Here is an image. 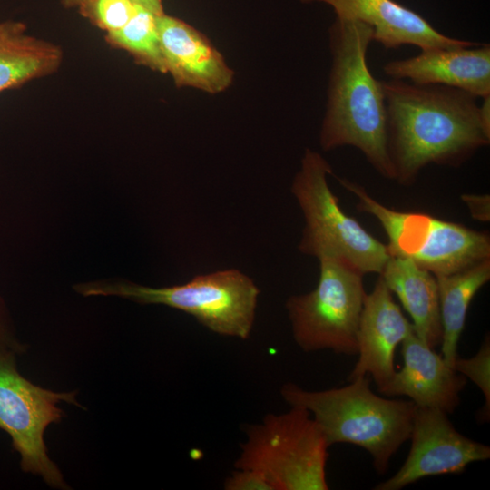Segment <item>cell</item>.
I'll use <instances>...</instances> for the list:
<instances>
[{"label":"cell","mask_w":490,"mask_h":490,"mask_svg":"<svg viewBox=\"0 0 490 490\" xmlns=\"http://www.w3.org/2000/svg\"><path fill=\"white\" fill-rule=\"evenodd\" d=\"M403 368L379 392L406 396L416 406L439 408L451 414L460 404L467 378L448 365L413 330L401 343Z\"/></svg>","instance_id":"cell-12"},{"label":"cell","mask_w":490,"mask_h":490,"mask_svg":"<svg viewBox=\"0 0 490 490\" xmlns=\"http://www.w3.org/2000/svg\"><path fill=\"white\" fill-rule=\"evenodd\" d=\"M379 277L411 317L415 333L430 348L440 345L443 329L435 275L408 258L390 255Z\"/></svg>","instance_id":"cell-16"},{"label":"cell","mask_w":490,"mask_h":490,"mask_svg":"<svg viewBox=\"0 0 490 490\" xmlns=\"http://www.w3.org/2000/svg\"><path fill=\"white\" fill-rule=\"evenodd\" d=\"M396 181L412 184L428 164L457 167L490 142L477 97L461 89L380 81Z\"/></svg>","instance_id":"cell-1"},{"label":"cell","mask_w":490,"mask_h":490,"mask_svg":"<svg viewBox=\"0 0 490 490\" xmlns=\"http://www.w3.org/2000/svg\"><path fill=\"white\" fill-rule=\"evenodd\" d=\"M319 279L309 293L285 304L296 344L305 352L358 354V329L367 292L363 274L330 258L318 259Z\"/></svg>","instance_id":"cell-8"},{"label":"cell","mask_w":490,"mask_h":490,"mask_svg":"<svg viewBox=\"0 0 490 490\" xmlns=\"http://www.w3.org/2000/svg\"><path fill=\"white\" fill-rule=\"evenodd\" d=\"M24 347L16 339L10 325L5 306L0 299V353L15 351L20 353Z\"/></svg>","instance_id":"cell-23"},{"label":"cell","mask_w":490,"mask_h":490,"mask_svg":"<svg viewBox=\"0 0 490 490\" xmlns=\"http://www.w3.org/2000/svg\"><path fill=\"white\" fill-rule=\"evenodd\" d=\"M333 171L317 152L306 149L291 192L305 220L299 243L301 253L340 260L361 274H380L390 257L387 245L343 211L330 190Z\"/></svg>","instance_id":"cell-5"},{"label":"cell","mask_w":490,"mask_h":490,"mask_svg":"<svg viewBox=\"0 0 490 490\" xmlns=\"http://www.w3.org/2000/svg\"><path fill=\"white\" fill-rule=\"evenodd\" d=\"M156 23L166 71L177 86L216 93L230 85L233 72L200 32L164 13L157 15Z\"/></svg>","instance_id":"cell-15"},{"label":"cell","mask_w":490,"mask_h":490,"mask_svg":"<svg viewBox=\"0 0 490 490\" xmlns=\"http://www.w3.org/2000/svg\"><path fill=\"white\" fill-rule=\"evenodd\" d=\"M225 490H272L260 472L249 468H236L224 481Z\"/></svg>","instance_id":"cell-22"},{"label":"cell","mask_w":490,"mask_h":490,"mask_svg":"<svg viewBox=\"0 0 490 490\" xmlns=\"http://www.w3.org/2000/svg\"><path fill=\"white\" fill-rule=\"evenodd\" d=\"M75 290L85 297L118 296L144 305H165L191 315L213 333L242 340L251 334L260 294L255 282L236 269L198 275L170 287L99 281L79 284Z\"/></svg>","instance_id":"cell-4"},{"label":"cell","mask_w":490,"mask_h":490,"mask_svg":"<svg viewBox=\"0 0 490 490\" xmlns=\"http://www.w3.org/2000/svg\"><path fill=\"white\" fill-rule=\"evenodd\" d=\"M62 5L76 8L82 16L105 33L121 28L135 10L131 0H62Z\"/></svg>","instance_id":"cell-20"},{"label":"cell","mask_w":490,"mask_h":490,"mask_svg":"<svg viewBox=\"0 0 490 490\" xmlns=\"http://www.w3.org/2000/svg\"><path fill=\"white\" fill-rule=\"evenodd\" d=\"M330 5L337 17L362 22L373 28V41L387 49L412 44L422 49L463 48L478 43L449 37L425 17L395 0H302Z\"/></svg>","instance_id":"cell-13"},{"label":"cell","mask_w":490,"mask_h":490,"mask_svg":"<svg viewBox=\"0 0 490 490\" xmlns=\"http://www.w3.org/2000/svg\"><path fill=\"white\" fill-rule=\"evenodd\" d=\"M436 279L443 329L441 356L453 368L458 357L457 347L468 307L475 295L490 279V259L449 275L436 276Z\"/></svg>","instance_id":"cell-18"},{"label":"cell","mask_w":490,"mask_h":490,"mask_svg":"<svg viewBox=\"0 0 490 490\" xmlns=\"http://www.w3.org/2000/svg\"><path fill=\"white\" fill-rule=\"evenodd\" d=\"M157 15L136 5L131 18L121 28L108 32L105 39L112 46L132 54L134 60L152 70L165 74L156 23Z\"/></svg>","instance_id":"cell-19"},{"label":"cell","mask_w":490,"mask_h":490,"mask_svg":"<svg viewBox=\"0 0 490 490\" xmlns=\"http://www.w3.org/2000/svg\"><path fill=\"white\" fill-rule=\"evenodd\" d=\"M453 368L470 378L482 391L485 397V405L480 411L478 420L488 421L490 416V340L489 335L485 336L478 352L469 358L457 357Z\"/></svg>","instance_id":"cell-21"},{"label":"cell","mask_w":490,"mask_h":490,"mask_svg":"<svg viewBox=\"0 0 490 490\" xmlns=\"http://www.w3.org/2000/svg\"><path fill=\"white\" fill-rule=\"evenodd\" d=\"M383 72L391 79L454 87L484 98L490 95V45L422 49L415 56L387 62Z\"/></svg>","instance_id":"cell-14"},{"label":"cell","mask_w":490,"mask_h":490,"mask_svg":"<svg viewBox=\"0 0 490 490\" xmlns=\"http://www.w3.org/2000/svg\"><path fill=\"white\" fill-rule=\"evenodd\" d=\"M235 468L264 475L272 490H328L329 445L318 424L302 407L267 414L249 425Z\"/></svg>","instance_id":"cell-6"},{"label":"cell","mask_w":490,"mask_h":490,"mask_svg":"<svg viewBox=\"0 0 490 490\" xmlns=\"http://www.w3.org/2000/svg\"><path fill=\"white\" fill-rule=\"evenodd\" d=\"M341 387L311 391L286 383L280 388L290 407L307 409L329 445L347 443L371 456L377 474H385L391 457L410 437L416 405L375 394L366 376Z\"/></svg>","instance_id":"cell-3"},{"label":"cell","mask_w":490,"mask_h":490,"mask_svg":"<svg viewBox=\"0 0 490 490\" xmlns=\"http://www.w3.org/2000/svg\"><path fill=\"white\" fill-rule=\"evenodd\" d=\"M371 42L373 28L362 22L337 17L330 26L332 63L319 142L324 151L355 147L381 176L396 180L384 94L367 62Z\"/></svg>","instance_id":"cell-2"},{"label":"cell","mask_w":490,"mask_h":490,"mask_svg":"<svg viewBox=\"0 0 490 490\" xmlns=\"http://www.w3.org/2000/svg\"><path fill=\"white\" fill-rule=\"evenodd\" d=\"M339 183L358 198V211L373 215L388 238L390 255L406 257L436 276L449 275L490 259L485 232L423 212L390 209L366 190L344 178Z\"/></svg>","instance_id":"cell-7"},{"label":"cell","mask_w":490,"mask_h":490,"mask_svg":"<svg viewBox=\"0 0 490 490\" xmlns=\"http://www.w3.org/2000/svg\"><path fill=\"white\" fill-rule=\"evenodd\" d=\"M133 4L142 5L148 10L152 11L155 15H159L163 14V7L162 0H131Z\"/></svg>","instance_id":"cell-25"},{"label":"cell","mask_w":490,"mask_h":490,"mask_svg":"<svg viewBox=\"0 0 490 490\" xmlns=\"http://www.w3.org/2000/svg\"><path fill=\"white\" fill-rule=\"evenodd\" d=\"M63 55L60 46L29 34L24 23L0 22V93L54 73Z\"/></svg>","instance_id":"cell-17"},{"label":"cell","mask_w":490,"mask_h":490,"mask_svg":"<svg viewBox=\"0 0 490 490\" xmlns=\"http://www.w3.org/2000/svg\"><path fill=\"white\" fill-rule=\"evenodd\" d=\"M408 456L398 471L376 490H399L427 476L458 474L490 457V447L459 433L445 411L416 406Z\"/></svg>","instance_id":"cell-10"},{"label":"cell","mask_w":490,"mask_h":490,"mask_svg":"<svg viewBox=\"0 0 490 490\" xmlns=\"http://www.w3.org/2000/svg\"><path fill=\"white\" fill-rule=\"evenodd\" d=\"M15 351L0 353V429L11 438L24 473L39 475L51 487L68 486L57 466L50 459L44 436L51 424L60 423L64 412L61 402L80 407L76 392H54L23 377L16 367Z\"/></svg>","instance_id":"cell-9"},{"label":"cell","mask_w":490,"mask_h":490,"mask_svg":"<svg viewBox=\"0 0 490 490\" xmlns=\"http://www.w3.org/2000/svg\"><path fill=\"white\" fill-rule=\"evenodd\" d=\"M461 198L467 205L474 219L481 221H489L490 200L488 194H462Z\"/></svg>","instance_id":"cell-24"},{"label":"cell","mask_w":490,"mask_h":490,"mask_svg":"<svg viewBox=\"0 0 490 490\" xmlns=\"http://www.w3.org/2000/svg\"><path fill=\"white\" fill-rule=\"evenodd\" d=\"M414 330L395 302L392 292L379 277L367 293L358 329V359L348 381L369 374L382 390L391 380L397 347Z\"/></svg>","instance_id":"cell-11"}]
</instances>
